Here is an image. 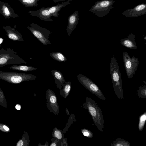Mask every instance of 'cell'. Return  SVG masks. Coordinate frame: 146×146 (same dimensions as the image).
Returning <instances> with one entry per match:
<instances>
[{"mask_svg": "<svg viewBox=\"0 0 146 146\" xmlns=\"http://www.w3.org/2000/svg\"><path fill=\"white\" fill-rule=\"evenodd\" d=\"M82 106L84 109L88 110L98 129L103 132L104 123V116L102 111L97 104L91 98L87 96L86 101L82 104Z\"/></svg>", "mask_w": 146, "mask_h": 146, "instance_id": "obj_1", "label": "cell"}, {"mask_svg": "<svg viewBox=\"0 0 146 146\" xmlns=\"http://www.w3.org/2000/svg\"><path fill=\"white\" fill-rule=\"evenodd\" d=\"M110 73L114 92L118 98L121 100L123 97L121 74L117 60L114 56L111 59Z\"/></svg>", "mask_w": 146, "mask_h": 146, "instance_id": "obj_2", "label": "cell"}, {"mask_svg": "<svg viewBox=\"0 0 146 146\" xmlns=\"http://www.w3.org/2000/svg\"><path fill=\"white\" fill-rule=\"evenodd\" d=\"M36 78V76L32 74L0 71V79L12 84H18L25 81L33 80Z\"/></svg>", "mask_w": 146, "mask_h": 146, "instance_id": "obj_3", "label": "cell"}, {"mask_svg": "<svg viewBox=\"0 0 146 146\" xmlns=\"http://www.w3.org/2000/svg\"><path fill=\"white\" fill-rule=\"evenodd\" d=\"M21 63H27L26 61L19 56L10 48L0 50V67L5 66Z\"/></svg>", "mask_w": 146, "mask_h": 146, "instance_id": "obj_4", "label": "cell"}, {"mask_svg": "<svg viewBox=\"0 0 146 146\" xmlns=\"http://www.w3.org/2000/svg\"><path fill=\"white\" fill-rule=\"evenodd\" d=\"M30 25L27 28L39 41L45 46L51 44L48 39L52 33L51 31L35 23H31Z\"/></svg>", "mask_w": 146, "mask_h": 146, "instance_id": "obj_5", "label": "cell"}, {"mask_svg": "<svg viewBox=\"0 0 146 146\" xmlns=\"http://www.w3.org/2000/svg\"><path fill=\"white\" fill-rule=\"evenodd\" d=\"M113 0H104L96 2L89 11L100 17L108 14L113 8Z\"/></svg>", "mask_w": 146, "mask_h": 146, "instance_id": "obj_6", "label": "cell"}, {"mask_svg": "<svg viewBox=\"0 0 146 146\" xmlns=\"http://www.w3.org/2000/svg\"><path fill=\"white\" fill-rule=\"evenodd\" d=\"M123 57L127 76L130 79L133 77L137 70L139 64V59L134 56L131 57L126 51L123 52Z\"/></svg>", "mask_w": 146, "mask_h": 146, "instance_id": "obj_7", "label": "cell"}, {"mask_svg": "<svg viewBox=\"0 0 146 146\" xmlns=\"http://www.w3.org/2000/svg\"><path fill=\"white\" fill-rule=\"evenodd\" d=\"M79 81L88 91L100 99L105 100L106 98L98 86L90 79L82 74L77 75Z\"/></svg>", "mask_w": 146, "mask_h": 146, "instance_id": "obj_8", "label": "cell"}, {"mask_svg": "<svg viewBox=\"0 0 146 146\" xmlns=\"http://www.w3.org/2000/svg\"><path fill=\"white\" fill-rule=\"evenodd\" d=\"M46 98L48 110L54 115L58 114L60 111V108L56 96L54 92L51 90L48 89L46 92Z\"/></svg>", "mask_w": 146, "mask_h": 146, "instance_id": "obj_9", "label": "cell"}, {"mask_svg": "<svg viewBox=\"0 0 146 146\" xmlns=\"http://www.w3.org/2000/svg\"><path fill=\"white\" fill-rule=\"evenodd\" d=\"M146 14V4L139 5L133 9L126 10L122 14L125 16L135 17Z\"/></svg>", "mask_w": 146, "mask_h": 146, "instance_id": "obj_10", "label": "cell"}, {"mask_svg": "<svg viewBox=\"0 0 146 146\" xmlns=\"http://www.w3.org/2000/svg\"><path fill=\"white\" fill-rule=\"evenodd\" d=\"M0 13L6 19L10 18L16 19L19 16L9 4L1 1H0Z\"/></svg>", "mask_w": 146, "mask_h": 146, "instance_id": "obj_11", "label": "cell"}, {"mask_svg": "<svg viewBox=\"0 0 146 146\" xmlns=\"http://www.w3.org/2000/svg\"><path fill=\"white\" fill-rule=\"evenodd\" d=\"M31 15L39 17L41 20L45 21L52 22V16L48 7H43L36 11H30L28 12Z\"/></svg>", "mask_w": 146, "mask_h": 146, "instance_id": "obj_12", "label": "cell"}, {"mask_svg": "<svg viewBox=\"0 0 146 146\" xmlns=\"http://www.w3.org/2000/svg\"><path fill=\"white\" fill-rule=\"evenodd\" d=\"M79 14L76 11L70 15L68 18V23L66 29L68 36H70L79 23Z\"/></svg>", "mask_w": 146, "mask_h": 146, "instance_id": "obj_13", "label": "cell"}, {"mask_svg": "<svg viewBox=\"0 0 146 146\" xmlns=\"http://www.w3.org/2000/svg\"><path fill=\"white\" fill-rule=\"evenodd\" d=\"M3 28L6 32L8 37L13 41L23 42L22 35L14 28L10 26H3Z\"/></svg>", "mask_w": 146, "mask_h": 146, "instance_id": "obj_14", "label": "cell"}, {"mask_svg": "<svg viewBox=\"0 0 146 146\" xmlns=\"http://www.w3.org/2000/svg\"><path fill=\"white\" fill-rule=\"evenodd\" d=\"M135 38V36L132 33L129 34L127 37L121 39L120 43L126 47L135 50L137 48V46Z\"/></svg>", "mask_w": 146, "mask_h": 146, "instance_id": "obj_15", "label": "cell"}, {"mask_svg": "<svg viewBox=\"0 0 146 146\" xmlns=\"http://www.w3.org/2000/svg\"><path fill=\"white\" fill-rule=\"evenodd\" d=\"M51 74L54 78L57 87L60 90L64 85L66 81L62 73L56 70H52Z\"/></svg>", "mask_w": 146, "mask_h": 146, "instance_id": "obj_16", "label": "cell"}, {"mask_svg": "<svg viewBox=\"0 0 146 146\" xmlns=\"http://www.w3.org/2000/svg\"><path fill=\"white\" fill-rule=\"evenodd\" d=\"M71 3L70 0H69L64 2H62L61 4L58 3L56 5L48 7L52 16L57 17L59 15L58 13L61 8Z\"/></svg>", "mask_w": 146, "mask_h": 146, "instance_id": "obj_17", "label": "cell"}, {"mask_svg": "<svg viewBox=\"0 0 146 146\" xmlns=\"http://www.w3.org/2000/svg\"><path fill=\"white\" fill-rule=\"evenodd\" d=\"M30 142L29 133L24 131L22 138L17 143L16 146H28Z\"/></svg>", "mask_w": 146, "mask_h": 146, "instance_id": "obj_18", "label": "cell"}, {"mask_svg": "<svg viewBox=\"0 0 146 146\" xmlns=\"http://www.w3.org/2000/svg\"><path fill=\"white\" fill-rule=\"evenodd\" d=\"M71 88L70 82L65 81L64 86L62 89L60 90V93L62 97L66 98L69 94Z\"/></svg>", "mask_w": 146, "mask_h": 146, "instance_id": "obj_19", "label": "cell"}, {"mask_svg": "<svg viewBox=\"0 0 146 146\" xmlns=\"http://www.w3.org/2000/svg\"><path fill=\"white\" fill-rule=\"evenodd\" d=\"M9 68L13 70L24 71H31L35 70L37 69L31 66L15 65H14Z\"/></svg>", "mask_w": 146, "mask_h": 146, "instance_id": "obj_20", "label": "cell"}, {"mask_svg": "<svg viewBox=\"0 0 146 146\" xmlns=\"http://www.w3.org/2000/svg\"><path fill=\"white\" fill-rule=\"evenodd\" d=\"M50 55L54 59L58 62H66L67 60L66 56L60 52H51Z\"/></svg>", "mask_w": 146, "mask_h": 146, "instance_id": "obj_21", "label": "cell"}, {"mask_svg": "<svg viewBox=\"0 0 146 146\" xmlns=\"http://www.w3.org/2000/svg\"><path fill=\"white\" fill-rule=\"evenodd\" d=\"M52 135L53 137L56 138L59 141H61L64 136L63 130L59 129L56 127L53 129Z\"/></svg>", "mask_w": 146, "mask_h": 146, "instance_id": "obj_22", "label": "cell"}, {"mask_svg": "<svg viewBox=\"0 0 146 146\" xmlns=\"http://www.w3.org/2000/svg\"><path fill=\"white\" fill-rule=\"evenodd\" d=\"M112 146H130V143L124 139L118 138L116 139L111 145Z\"/></svg>", "mask_w": 146, "mask_h": 146, "instance_id": "obj_23", "label": "cell"}, {"mask_svg": "<svg viewBox=\"0 0 146 146\" xmlns=\"http://www.w3.org/2000/svg\"><path fill=\"white\" fill-rule=\"evenodd\" d=\"M27 7H37V3L40 0H17Z\"/></svg>", "mask_w": 146, "mask_h": 146, "instance_id": "obj_24", "label": "cell"}, {"mask_svg": "<svg viewBox=\"0 0 146 146\" xmlns=\"http://www.w3.org/2000/svg\"><path fill=\"white\" fill-rule=\"evenodd\" d=\"M138 125L139 130L142 131L144 127L146 120V112L141 115L139 117Z\"/></svg>", "mask_w": 146, "mask_h": 146, "instance_id": "obj_25", "label": "cell"}, {"mask_svg": "<svg viewBox=\"0 0 146 146\" xmlns=\"http://www.w3.org/2000/svg\"><path fill=\"white\" fill-rule=\"evenodd\" d=\"M75 115L73 113H71L69 117L68 121L63 130L64 133H65L68 130V128L73 124L76 120Z\"/></svg>", "mask_w": 146, "mask_h": 146, "instance_id": "obj_26", "label": "cell"}, {"mask_svg": "<svg viewBox=\"0 0 146 146\" xmlns=\"http://www.w3.org/2000/svg\"><path fill=\"white\" fill-rule=\"evenodd\" d=\"M137 91V95L138 96L142 98H146V84L143 86H140Z\"/></svg>", "mask_w": 146, "mask_h": 146, "instance_id": "obj_27", "label": "cell"}, {"mask_svg": "<svg viewBox=\"0 0 146 146\" xmlns=\"http://www.w3.org/2000/svg\"><path fill=\"white\" fill-rule=\"evenodd\" d=\"M0 105L3 107H7V101L5 95L0 88Z\"/></svg>", "mask_w": 146, "mask_h": 146, "instance_id": "obj_28", "label": "cell"}, {"mask_svg": "<svg viewBox=\"0 0 146 146\" xmlns=\"http://www.w3.org/2000/svg\"><path fill=\"white\" fill-rule=\"evenodd\" d=\"M81 131L84 135L88 138H92L93 136V133L87 129H82L81 130Z\"/></svg>", "mask_w": 146, "mask_h": 146, "instance_id": "obj_29", "label": "cell"}, {"mask_svg": "<svg viewBox=\"0 0 146 146\" xmlns=\"http://www.w3.org/2000/svg\"><path fill=\"white\" fill-rule=\"evenodd\" d=\"M0 130L2 132L8 133L10 131L9 127L7 125L0 123Z\"/></svg>", "mask_w": 146, "mask_h": 146, "instance_id": "obj_30", "label": "cell"}, {"mask_svg": "<svg viewBox=\"0 0 146 146\" xmlns=\"http://www.w3.org/2000/svg\"><path fill=\"white\" fill-rule=\"evenodd\" d=\"M51 141L52 142L49 145L50 146H60L61 141H59L56 138L53 137Z\"/></svg>", "mask_w": 146, "mask_h": 146, "instance_id": "obj_31", "label": "cell"}, {"mask_svg": "<svg viewBox=\"0 0 146 146\" xmlns=\"http://www.w3.org/2000/svg\"><path fill=\"white\" fill-rule=\"evenodd\" d=\"M67 138L64 137L61 141L60 146H69L67 143Z\"/></svg>", "mask_w": 146, "mask_h": 146, "instance_id": "obj_32", "label": "cell"}, {"mask_svg": "<svg viewBox=\"0 0 146 146\" xmlns=\"http://www.w3.org/2000/svg\"><path fill=\"white\" fill-rule=\"evenodd\" d=\"M15 108L17 110H20L21 109V105L19 104H17L15 106Z\"/></svg>", "mask_w": 146, "mask_h": 146, "instance_id": "obj_33", "label": "cell"}, {"mask_svg": "<svg viewBox=\"0 0 146 146\" xmlns=\"http://www.w3.org/2000/svg\"><path fill=\"white\" fill-rule=\"evenodd\" d=\"M38 146H49V144H48V142L47 141H46L45 143V144L44 145H41L40 143H39L38 145Z\"/></svg>", "mask_w": 146, "mask_h": 146, "instance_id": "obj_34", "label": "cell"}, {"mask_svg": "<svg viewBox=\"0 0 146 146\" xmlns=\"http://www.w3.org/2000/svg\"><path fill=\"white\" fill-rule=\"evenodd\" d=\"M54 3H56L57 2H59L60 1H68L69 0H52Z\"/></svg>", "mask_w": 146, "mask_h": 146, "instance_id": "obj_35", "label": "cell"}, {"mask_svg": "<svg viewBox=\"0 0 146 146\" xmlns=\"http://www.w3.org/2000/svg\"><path fill=\"white\" fill-rule=\"evenodd\" d=\"M65 111L67 115H70V114L69 113V112L68 110V109L67 108H66L65 110Z\"/></svg>", "mask_w": 146, "mask_h": 146, "instance_id": "obj_36", "label": "cell"}, {"mask_svg": "<svg viewBox=\"0 0 146 146\" xmlns=\"http://www.w3.org/2000/svg\"><path fill=\"white\" fill-rule=\"evenodd\" d=\"M3 39L2 38H0V42H3ZM1 43H0V44Z\"/></svg>", "mask_w": 146, "mask_h": 146, "instance_id": "obj_37", "label": "cell"}]
</instances>
